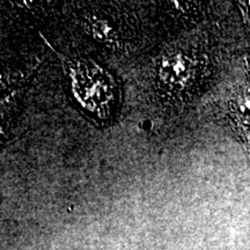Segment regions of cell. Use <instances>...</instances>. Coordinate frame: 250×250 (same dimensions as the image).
I'll list each match as a JSON object with an SVG mask.
<instances>
[{"label": "cell", "mask_w": 250, "mask_h": 250, "mask_svg": "<svg viewBox=\"0 0 250 250\" xmlns=\"http://www.w3.org/2000/svg\"><path fill=\"white\" fill-rule=\"evenodd\" d=\"M40 36L61 61L70 93L79 108L98 122L107 121L117 101L118 87L114 77L92 59L59 54L42 34Z\"/></svg>", "instance_id": "cell-1"}, {"label": "cell", "mask_w": 250, "mask_h": 250, "mask_svg": "<svg viewBox=\"0 0 250 250\" xmlns=\"http://www.w3.org/2000/svg\"><path fill=\"white\" fill-rule=\"evenodd\" d=\"M202 62L181 46H173L159 56L155 64V86L169 101L182 102L198 80Z\"/></svg>", "instance_id": "cell-2"}, {"label": "cell", "mask_w": 250, "mask_h": 250, "mask_svg": "<svg viewBox=\"0 0 250 250\" xmlns=\"http://www.w3.org/2000/svg\"><path fill=\"white\" fill-rule=\"evenodd\" d=\"M224 114L230 130L250 156V73H245L227 94L224 102Z\"/></svg>", "instance_id": "cell-3"}, {"label": "cell", "mask_w": 250, "mask_h": 250, "mask_svg": "<svg viewBox=\"0 0 250 250\" xmlns=\"http://www.w3.org/2000/svg\"><path fill=\"white\" fill-rule=\"evenodd\" d=\"M83 27L86 33L99 43H102L110 49L121 48L122 42L118 31L105 19L87 14L83 19Z\"/></svg>", "instance_id": "cell-4"}, {"label": "cell", "mask_w": 250, "mask_h": 250, "mask_svg": "<svg viewBox=\"0 0 250 250\" xmlns=\"http://www.w3.org/2000/svg\"><path fill=\"white\" fill-rule=\"evenodd\" d=\"M237 5H239V8L241 9L245 22L250 27V1H237Z\"/></svg>", "instance_id": "cell-5"}]
</instances>
